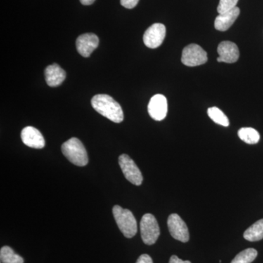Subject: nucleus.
I'll list each match as a JSON object with an SVG mask.
<instances>
[{"instance_id": "10", "label": "nucleus", "mask_w": 263, "mask_h": 263, "mask_svg": "<svg viewBox=\"0 0 263 263\" xmlns=\"http://www.w3.org/2000/svg\"><path fill=\"white\" fill-rule=\"evenodd\" d=\"M99 38L93 33L83 34L77 38L76 48L81 56L89 57L98 47Z\"/></svg>"}, {"instance_id": "24", "label": "nucleus", "mask_w": 263, "mask_h": 263, "mask_svg": "<svg viewBox=\"0 0 263 263\" xmlns=\"http://www.w3.org/2000/svg\"><path fill=\"white\" fill-rule=\"evenodd\" d=\"M95 0H80L81 3L84 5H90L95 3Z\"/></svg>"}, {"instance_id": "16", "label": "nucleus", "mask_w": 263, "mask_h": 263, "mask_svg": "<svg viewBox=\"0 0 263 263\" xmlns=\"http://www.w3.org/2000/svg\"><path fill=\"white\" fill-rule=\"evenodd\" d=\"M238 134L240 139L248 144H256L260 139L258 132L252 127L241 128Z\"/></svg>"}, {"instance_id": "11", "label": "nucleus", "mask_w": 263, "mask_h": 263, "mask_svg": "<svg viewBox=\"0 0 263 263\" xmlns=\"http://www.w3.org/2000/svg\"><path fill=\"white\" fill-rule=\"evenodd\" d=\"M219 57L218 62L226 63H235L239 58V50L235 43L230 41H223L220 43L217 48Z\"/></svg>"}, {"instance_id": "1", "label": "nucleus", "mask_w": 263, "mask_h": 263, "mask_svg": "<svg viewBox=\"0 0 263 263\" xmlns=\"http://www.w3.org/2000/svg\"><path fill=\"white\" fill-rule=\"evenodd\" d=\"M93 108L115 123H121L124 120V113L122 107L112 97L108 95H97L91 99Z\"/></svg>"}, {"instance_id": "22", "label": "nucleus", "mask_w": 263, "mask_h": 263, "mask_svg": "<svg viewBox=\"0 0 263 263\" xmlns=\"http://www.w3.org/2000/svg\"><path fill=\"white\" fill-rule=\"evenodd\" d=\"M136 263H153V260H152V257L149 255L144 254L140 256Z\"/></svg>"}, {"instance_id": "6", "label": "nucleus", "mask_w": 263, "mask_h": 263, "mask_svg": "<svg viewBox=\"0 0 263 263\" xmlns=\"http://www.w3.org/2000/svg\"><path fill=\"white\" fill-rule=\"evenodd\" d=\"M119 163L124 177L133 184L140 186L143 182V175L138 166L127 155H122L119 157Z\"/></svg>"}, {"instance_id": "5", "label": "nucleus", "mask_w": 263, "mask_h": 263, "mask_svg": "<svg viewBox=\"0 0 263 263\" xmlns=\"http://www.w3.org/2000/svg\"><path fill=\"white\" fill-rule=\"evenodd\" d=\"M208 55L205 50L197 44L188 45L183 48L181 62L188 67H196L206 63Z\"/></svg>"}, {"instance_id": "3", "label": "nucleus", "mask_w": 263, "mask_h": 263, "mask_svg": "<svg viewBox=\"0 0 263 263\" xmlns=\"http://www.w3.org/2000/svg\"><path fill=\"white\" fill-rule=\"evenodd\" d=\"M113 214L119 230L126 238H131L136 235L138 232L137 221L130 211L115 205L113 208Z\"/></svg>"}, {"instance_id": "9", "label": "nucleus", "mask_w": 263, "mask_h": 263, "mask_svg": "<svg viewBox=\"0 0 263 263\" xmlns=\"http://www.w3.org/2000/svg\"><path fill=\"white\" fill-rule=\"evenodd\" d=\"M150 117L156 121L163 120L167 114V101L162 95H156L151 99L148 105Z\"/></svg>"}, {"instance_id": "18", "label": "nucleus", "mask_w": 263, "mask_h": 263, "mask_svg": "<svg viewBox=\"0 0 263 263\" xmlns=\"http://www.w3.org/2000/svg\"><path fill=\"white\" fill-rule=\"evenodd\" d=\"M208 115L216 124L223 127H228L230 124L229 119L220 109L216 107H212L208 109Z\"/></svg>"}, {"instance_id": "21", "label": "nucleus", "mask_w": 263, "mask_h": 263, "mask_svg": "<svg viewBox=\"0 0 263 263\" xmlns=\"http://www.w3.org/2000/svg\"><path fill=\"white\" fill-rule=\"evenodd\" d=\"M139 0H121V5L127 9H133L138 5Z\"/></svg>"}, {"instance_id": "23", "label": "nucleus", "mask_w": 263, "mask_h": 263, "mask_svg": "<svg viewBox=\"0 0 263 263\" xmlns=\"http://www.w3.org/2000/svg\"><path fill=\"white\" fill-rule=\"evenodd\" d=\"M169 263H192L190 261L185 260L183 261L182 259H179L177 256L173 255L172 257L170 259Z\"/></svg>"}, {"instance_id": "14", "label": "nucleus", "mask_w": 263, "mask_h": 263, "mask_svg": "<svg viewBox=\"0 0 263 263\" xmlns=\"http://www.w3.org/2000/svg\"><path fill=\"white\" fill-rule=\"evenodd\" d=\"M240 14V9L238 7L226 12V13L219 14L214 22V27L217 30L224 32L230 29V27L234 24L235 20L238 18Z\"/></svg>"}, {"instance_id": "8", "label": "nucleus", "mask_w": 263, "mask_h": 263, "mask_svg": "<svg viewBox=\"0 0 263 263\" xmlns=\"http://www.w3.org/2000/svg\"><path fill=\"white\" fill-rule=\"evenodd\" d=\"M165 35V26L160 23L154 24L143 34V43L148 48H157L163 43Z\"/></svg>"}, {"instance_id": "15", "label": "nucleus", "mask_w": 263, "mask_h": 263, "mask_svg": "<svg viewBox=\"0 0 263 263\" xmlns=\"http://www.w3.org/2000/svg\"><path fill=\"white\" fill-rule=\"evenodd\" d=\"M243 238L249 241H259L263 238V219L256 221L243 233Z\"/></svg>"}, {"instance_id": "2", "label": "nucleus", "mask_w": 263, "mask_h": 263, "mask_svg": "<svg viewBox=\"0 0 263 263\" xmlns=\"http://www.w3.org/2000/svg\"><path fill=\"white\" fill-rule=\"evenodd\" d=\"M62 152L71 163L83 167L89 162L87 152L80 140L72 138L62 145Z\"/></svg>"}, {"instance_id": "4", "label": "nucleus", "mask_w": 263, "mask_h": 263, "mask_svg": "<svg viewBox=\"0 0 263 263\" xmlns=\"http://www.w3.org/2000/svg\"><path fill=\"white\" fill-rule=\"evenodd\" d=\"M140 228L143 243L149 246L155 245L160 235V227L155 216L151 214L143 215Z\"/></svg>"}, {"instance_id": "17", "label": "nucleus", "mask_w": 263, "mask_h": 263, "mask_svg": "<svg viewBox=\"0 0 263 263\" xmlns=\"http://www.w3.org/2000/svg\"><path fill=\"white\" fill-rule=\"evenodd\" d=\"M0 259L2 263H24V259L8 246L2 247Z\"/></svg>"}, {"instance_id": "12", "label": "nucleus", "mask_w": 263, "mask_h": 263, "mask_svg": "<svg viewBox=\"0 0 263 263\" xmlns=\"http://www.w3.org/2000/svg\"><path fill=\"white\" fill-rule=\"evenodd\" d=\"M22 141L26 146L33 148H43L45 146V139L41 132L33 127L24 128L22 131Z\"/></svg>"}, {"instance_id": "20", "label": "nucleus", "mask_w": 263, "mask_h": 263, "mask_svg": "<svg viewBox=\"0 0 263 263\" xmlns=\"http://www.w3.org/2000/svg\"><path fill=\"white\" fill-rule=\"evenodd\" d=\"M238 0H220L219 4L217 7V12L219 14L221 13H226L230 11L238 4Z\"/></svg>"}, {"instance_id": "7", "label": "nucleus", "mask_w": 263, "mask_h": 263, "mask_svg": "<svg viewBox=\"0 0 263 263\" xmlns=\"http://www.w3.org/2000/svg\"><path fill=\"white\" fill-rule=\"evenodd\" d=\"M167 227L171 236L176 240L186 243L190 240L187 226L181 216L176 214H171L167 219Z\"/></svg>"}, {"instance_id": "19", "label": "nucleus", "mask_w": 263, "mask_h": 263, "mask_svg": "<svg viewBox=\"0 0 263 263\" xmlns=\"http://www.w3.org/2000/svg\"><path fill=\"white\" fill-rule=\"evenodd\" d=\"M257 256V251L256 249H247L237 254L231 263H251L253 262Z\"/></svg>"}, {"instance_id": "13", "label": "nucleus", "mask_w": 263, "mask_h": 263, "mask_svg": "<svg viewBox=\"0 0 263 263\" xmlns=\"http://www.w3.org/2000/svg\"><path fill=\"white\" fill-rule=\"evenodd\" d=\"M45 77L48 86L57 87L65 80L66 72L60 65L54 63L46 67L45 70Z\"/></svg>"}]
</instances>
